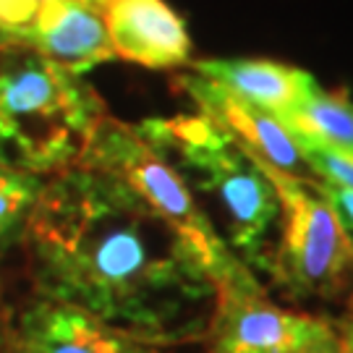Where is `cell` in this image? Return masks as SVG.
I'll use <instances>...</instances> for the list:
<instances>
[{
  "mask_svg": "<svg viewBox=\"0 0 353 353\" xmlns=\"http://www.w3.org/2000/svg\"><path fill=\"white\" fill-rule=\"evenodd\" d=\"M21 241L39 299L160 348L207 335L212 280L121 181L87 165L48 178Z\"/></svg>",
  "mask_w": 353,
  "mask_h": 353,
  "instance_id": "obj_1",
  "label": "cell"
},
{
  "mask_svg": "<svg viewBox=\"0 0 353 353\" xmlns=\"http://www.w3.org/2000/svg\"><path fill=\"white\" fill-rule=\"evenodd\" d=\"M105 115L84 76L0 45V168L39 181L65 173L81 165Z\"/></svg>",
  "mask_w": 353,
  "mask_h": 353,
  "instance_id": "obj_2",
  "label": "cell"
},
{
  "mask_svg": "<svg viewBox=\"0 0 353 353\" xmlns=\"http://www.w3.org/2000/svg\"><path fill=\"white\" fill-rule=\"evenodd\" d=\"M137 131L212 196L225 220L228 249L246 267L265 265V241L280 217V202L252 154L202 113L147 118Z\"/></svg>",
  "mask_w": 353,
  "mask_h": 353,
  "instance_id": "obj_3",
  "label": "cell"
},
{
  "mask_svg": "<svg viewBox=\"0 0 353 353\" xmlns=\"http://www.w3.org/2000/svg\"><path fill=\"white\" fill-rule=\"evenodd\" d=\"M81 165L94 168L134 191L183 241L204 275L212 280L214 290L254 275L252 267H246L228 249L210 214L196 202L189 181L141 137L137 126L108 113L89 141Z\"/></svg>",
  "mask_w": 353,
  "mask_h": 353,
  "instance_id": "obj_4",
  "label": "cell"
},
{
  "mask_svg": "<svg viewBox=\"0 0 353 353\" xmlns=\"http://www.w3.org/2000/svg\"><path fill=\"white\" fill-rule=\"evenodd\" d=\"M259 165V163H256ZM280 202L278 252L267 270L296 296H332L353 272V239L316 181L259 165Z\"/></svg>",
  "mask_w": 353,
  "mask_h": 353,
  "instance_id": "obj_5",
  "label": "cell"
},
{
  "mask_svg": "<svg viewBox=\"0 0 353 353\" xmlns=\"http://www.w3.org/2000/svg\"><path fill=\"white\" fill-rule=\"evenodd\" d=\"M210 353H303L335 341V327L312 314L290 312L267 299L254 275L214 290Z\"/></svg>",
  "mask_w": 353,
  "mask_h": 353,
  "instance_id": "obj_6",
  "label": "cell"
},
{
  "mask_svg": "<svg viewBox=\"0 0 353 353\" xmlns=\"http://www.w3.org/2000/svg\"><path fill=\"white\" fill-rule=\"evenodd\" d=\"M0 45L37 52L76 76L115 58L102 13L79 0H45L24 26L0 32Z\"/></svg>",
  "mask_w": 353,
  "mask_h": 353,
  "instance_id": "obj_7",
  "label": "cell"
},
{
  "mask_svg": "<svg viewBox=\"0 0 353 353\" xmlns=\"http://www.w3.org/2000/svg\"><path fill=\"white\" fill-rule=\"evenodd\" d=\"M11 353H163V348L76 306L37 299L11 332Z\"/></svg>",
  "mask_w": 353,
  "mask_h": 353,
  "instance_id": "obj_8",
  "label": "cell"
},
{
  "mask_svg": "<svg viewBox=\"0 0 353 353\" xmlns=\"http://www.w3.org/2000/svg\"><path fill=\"white\" fill-rule=\"evenodd\" d=\"M178 87L196 102L199 113L210 118L214 126H220L230 139H236L243 150L252 154L259 165L270 170H278L285 176L303 178L301 152L278 118L262 113L249 102L233 97L230 92L217 87L214 81L199 74H181L176 79ZM309 170V168H306Z\"/></svg>",
  "mask_w": 353,
  "mask_h": 353,
  "instance_id": "obj_9",
  "label": "cell"
},
{
  "mask_svg": "<svg viewBox=\"0 0 353 353\" xmlns=\"http://www.w3.org/2000/svg\"><path fill=\"white\" fill-rule=\"evenodd\" d=\"M102 21L115 58L154 71L189 63V29L165 0H108Z\"/></svg>",
  "mask_w": 353,
  "mask_h": 353,
  "instance_id": "obj_10",
  "label": "cell"
},
{
  "mask_svg": "<svg viewBox=\"0 0 353 353\" xmlns=\"http://www.w3.org/2000/svg\"><path fill=\"white\" fill-rule=\"evenodd\" d=\"M191 71L278 121L296 113L319 89L314 76L303 68L267 58H212L194 63Z\"/></svg>",
  "mask_w": 353,
  "mask_h": 353,
  "instance_id": "obj_11",
  "label": "cell"
},
{
  "mask_svg": "<svg viewBox=\"0 0 353 353\" xmlns=\"http://www.w3.org/2000/svg\"><path fill=\"white\" fill-rule=\"evenodd\" d=\"M280 123L293 141H314L322 147L353 152V102L345 92H325L319 87Z\"/></svg>",
  "mask_w": 353,
  "mask_h": 353,
  "instance_id": "obj_12",
  "label": "cell"
},
{
  "mask_svg": "<svg viewBox=\"0 0 353 353\" xmlns=\"http://www.w3.org/2000/svg\"><path fill=\"white\" fill-rule=\"evenodd\" d=\"M45 181L0 168V252L24 239L29 214L34 210Z\"/></svg>",
  "mask_w": 353,
  "mask_h": 353,
  "instance_id": "obj_13",
  "label": "cell"
},
{
  "mask_svg": "<svg viewBox=\"0 0 353 353\" xmlns=\"http://www.w3.org/2000/svg\"><path fill=\"white\" fill-rule=\"evenodd\" d=\"M306 168L319 176V183L353 191V152L322 147L314 141H296Z\"/></svg>",
  "mask_w": 353,
  "mask_h": 353,
  "instance_id": "obj_14",
  "label": "cell"
},
{
  "mask_svg": "<svg viewBox=\"0 0 353 353\" xmlns=\"http://www.w3.org/2000/svg\"><path fill=\"white\" fill-rule=\"evenodd\" d=\"M316 186L325 194V199H327L330 207L335 210V214L341 217L343 228L351 233L353 230V191L341 189V186H330V183H319V181H316Z\"/></svg>",
  "mask_w": 353,
  "mask_h": 353,
  "instance_id": "obj_15",
  "label": "cell"
},
{
  "mask_svg": "<svg viewBox=\"0 0 353 353\" xmlns=\"http://www.w3.org/2000/svg\"><path fill=\"white\" fill-rule=\"evenodd\" d=\"M37 11L32 0H0V32L24 26Z\"/></svg>",
  "mask_w": 353,
  "mask_h": 353,
  "instance_id": "obj_16",
  "label": "cell"
},
{
  "mask_svg": "<svg viewBox=\"0 0 353 353\" xmlns=\"http://www.w3.org/2000/svg\"><path fill=\"white\" fill-rule=\"evenodd\" d=\"M0 353H11V327L3 309V296H0Z\"/></svg>",
  "mask_w": 353,
  "mask_h": 353,
  "instance_id": "obj_17",
  "label": "cell"
},
{
  "mask_svg": "<svg viewBox=\"0 0 353 353\" xmlns=\"http://www.w3.org/2000/svg\"><path fill=\"white\" fill-rule=\"evenodd\" d=\"M303 353H348V348L343 345L341 335H338L335 341L319 343V345H314V348H309V351H303Z\"/></svg>",
  "mask_w": 353,
  "mask_h": 353,
  "instance_id": "obj_18",
  "label": "cell"
},
{
  "mask_svg": "<svg viewBox=\"0 0 353 353\" xmlns=\"http://www.w3.org/2000/svg\"><path fill=\"white\" fill-rule=\"evenodd\" d=\"M341 341L343 345L348 348V353H353V316L343 325V332H341Z\"/></svg>",
  "mask_w": 353,
  "mask_h": 353,
  "instance_id": "obj_19",
  "label": "cell"
},
{
  "mask_svg": "<svg viewBox=\"0 0 353 353\" xmlns=\"http://www.w3.org/2000/svg\"><path fill=\"white\" fill-rule=\"evenodd\" d=\"M79 3H84V6L92 8V11L102 13V8H105V3H108V0H79Z\"/></svg>",
  "mask_w": 353,
  "mask_h": 353,
  "instance_id": "obj_20",
  "label": "cell"
},
{
  "mask_svg": "<svg viewBox=\"0 0 353 353\" xmlns=\"http://www.w3.org/2000/svg\"><path fill=\"white\" fill-rule=\"evenodd\" d=\"M348 309H351V316H353V296H351V303H348Z\"/></svg>",
  "mask_w": 353,
  "mask_h": 353,
  "instance_id": "obj_21",
  "label": "cell"
},
{
  "mask_svg": "<svg viewBox=\"0 0 353 353\" xmlns=\"http://www.w3.org/2000/svg\"><path fill=\"white\" fill-rule=\"evenodd\" d=\"M32 3H34V6H42V3H45V0H32Z\"/></svg>",
  "mask_w": 353,
  "mask_h": 353,
  "instance_id": "obj_22",
  "label": "cell"
}]
</instances>
